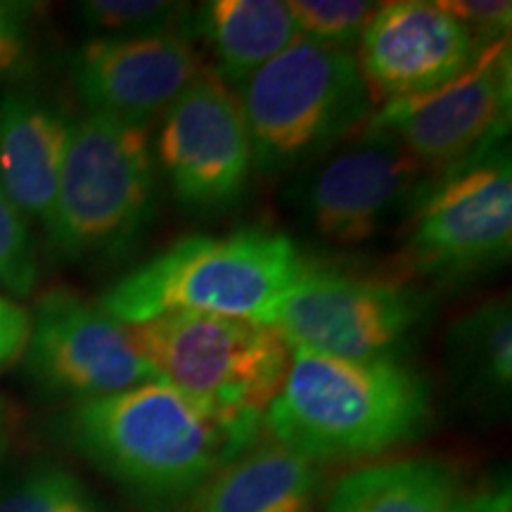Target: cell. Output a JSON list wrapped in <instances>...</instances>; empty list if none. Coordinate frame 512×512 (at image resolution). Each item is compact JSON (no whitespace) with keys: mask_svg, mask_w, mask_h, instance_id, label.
<instances>
[{"mask_svg":"<svg viewBox=\"0 0 512 512\" xmlns=\"http://www.w3.org/2000/svg\"><path fill=\"white\" fill-rule=\"evenodd\" d=\"M67 444L133 501L181 510L264 432V413L235 411L155 380L79 401L62 418Z\"/></svg>","mask_w":512,"mask_h":512,"instance_id":"1","label":"cell"},{"mask_svg":"<svg viewBox=\"0 0 512 512\" xmlns=\"http://www.w3.org/2000/svg\"><path fill=\"white\" fill-rule=\"evenodd\" d=\"M430 418V382L401 358L347 361L290 351L264 430L316 465L356 463L411 444Z\"/></svg>","mask_w":512,"mask_h":512,"instance_id":"2","label":"cell"},{"mask_svg":"<svg viewBox=\"0 0 512 512\" xmlns=\"http://www.w3.org/2000/svg\"><path fill=\"white\" fill-rule=\"evenodd\" d=\"M302 264L297 245L278 230L188 235L114 280L95 302L124 325L204 313L275 328Z\"/></svg>","mask_w":512,"mask_h":512,"instance_id":"3","label":"cell"},{"mask_svg":"<svg viewBox=\"0 0 512 512\" xmlns=\"http://www.w3.org/2000/svg\"><path fill=\"white\" fill-rule=\"evenodd\" d=\"M159 169L150 126L107 114L74 119L72 140L43 228L64 264L124 261L155 223Z\"/></svg>","mask_w":512,"mask_h":512,"instance_id":"4","label":"cell"},{"mask_svg":"<svg viewBox=\"0 0 512 512\" xmlns=\"http://www.w3.org/2000/svg\"><path fill=\"white\" fill-rule=\"evenodd\" d=\"M254 171H302L358 131L375 112L351 50L299 38L238 91Z\"/></svg>","mask_w":512,"mask_h":512,"instance_id":"5","label":"cell"},{"mask_svg":"<svg viewBox=\"0 0 512 512\" xmlns=\"http://www.w3.org/2000/svg\"><path fill=\"white\" fill-rule=\"evenodd\" d=\"M126 328L159 380L235 411L264 413L290 368L280 332L249 320L164 313Z\"/></svg>","mask_w":512,"mask_h":512,"instance_id":"6","label":"cell"},{"mask_svg":"<svg viewBox=\"0 0 512 512\" xmlns=\"http://www.w3.org/2000/svg\"><path fill=\"white\" fill-rule=\"evenodd\" d=\"M430 316L432 299L420 287L342 273L304 259L275 330L290 351L347 361H403Z\"/></svg>","mask_w":512,"mask_h":512,"instance_id":"7","label":"cell"},{"mask_svg":"<svg viewBox=\"0 0 512 512\" xmlns=\"http://www.w3.org/2000/svg\"><path fill=\"white\" fill-rule=\"evenodd\" d=\"M432 176L392 133L366 121L328 155L297 171L285 200L316 238L361 245L411 216Z\"/></svg>","mask_w":512,"mask_h":512,"instance_id":"8","label":"cell"},{"mask_svg":"<svg viewBox=\"0 0 512 512\" xmlns=\"http://www.w3.org/2000/svg\"><path fill=\"white\" fill-rule=\"evenodd\" d=\"M401 268L439 285L467 280L503 266L512 249L510 150L434 178L408 216Z\"/></svg>","mask_w":512,"mask_h":512,"instance_id":"9","label":"cell"},{"mask_svg":"<svg viewBox=\"0 0 512 512\" xmlns=\"http://www.w3.org/2000/svg\"><path fill=\"white\" fill-rule=\"evenodd\" d=\"M510 117L512 50L510 38H503L448 86L384 102L368 121L392 133L434 181L508 147Z\"/></svg>","mask_w":512,"mask_h":512,"instance_id":"10","label":"cell"},{"mask_svg":"<svg viewBox=\"0 0 512 512\" xmlns=\"http://www.w3.org/2000/svg\"><path fill=\"white\" fill-rule=\"evenodd\" d=\"M22 368L36 392L69 403L159 380L128 328L69 285L38 292L29 309Z\"/></svg>","mask_w":512,"mask_h":512,"instance_id":"11","label":"cell"},{"mask_svg":"<svg viewBox=\"0 0 512 512\" xmlns=\"http://www.w3.org/2000/svg\"><path fill=\"white\" fill-rule=\"evenodd\" d=\"M157 169L174 200L192 214L238 207L254 174V152L238 91L214 69L204 72L162 114Z\"/></svg>","mask_w":512,"mask_h":512,"instance_id":"12","label":"cell"},{"mask_svg":"<svg viewBox=\"0 0 512 512\" xmlns=\"http://www.w3.org/2000/svg\"><path fill=\"white\" fill-rule=\"evenodd\" d=\"M195 43L181 31L91 36L69 60L74 93L91 114L150 126L200 76Z\"/></svg>","mask_w":512,"mask_h":512,"instance_id":"13","label":"cell"},{"mask_svg":"<svg viewBox=\"0 0 512 512\" xmlns=\"http://www.w3.org/2000/svg\"><path fill=\"white\" fill-rule=\"evenodd\" d=\"M486 46L427 0L382 3L358 41V69L373 102L418 98L456 81Z\"/></svg>","mask_w":512,"mask_h":512,"instance_id":"14","label":"cell"},{"mask_svg":"<svg viewBox=\"0 0 512 512\" xmlns=\"http://www.w3.org/2000/svg\"><path fill=\"white\" fill-rule=\"evenodd\" d=\"M74 117L31 88L0 95V192L31 226L46 228L67 159Z\"/></svg>","mask_w":512,"mask_h":512,"instance_id":"15","label":"cell"},{"mask_svg":"<svg viewBox=\"0 0 512 512\" xmlns=\"http://www.w3.org/2000/svg\"><path fill=\"white\" fill-rule=\"evenodd\" d=\"M320 489V465L259 441L207 479L181 512H313Z\"/></svg>","mask_w":512,"mask_h":512,"instance_id":"16","label":"cell"},{"mask_svg":"<svg viewBox=\"0 0 512 512\" xmlns=\"http://www.w3.org/2000/svg\"><path fill=\"white\" fill-rule=\"evenodd\" d=\"M185 34L202 41L214 57L211 69L235 91L302 38L280 0H209L192 8Z\"/></svg>","mask_w":512,"mask_h":512,"instance_id":"17","label":"cell"},{"mask_svg":"<svg viewBox=\"0 0 512 512\" xmlns=\"http://www.w3.org/2000/svg\"><path fill=\"white\" fill-rule=\"evenodd\" d=\"M472 496L444 460L399 458L347 472L325 512H472Z\"/></svg>","mask_w":512,"mask_h":512,"instance_id":"18","label":"cell"},{"mask_svg":"<svg viewBox=\"0 0 512 512\" xmlns=\"http://www.w3.org/2000/svg\"><path fill=\"white\" fill-rule=\"evenodd\" d=\"M446 363L465 392L477 399H508L512 387V309L508 297L477 304L453 320Z\"/></svg>","mask_w":512,"mask_h":512,"instance_id":"19","label":"cell"},{"mask_svg":"<svg viewBox=\"0 0 512 512\" xmlns=\"http://www.w3.org/2000/svg\"><path fill=\"white\" fill-rule=\"evenodd\" d=\"M0 512H105V508L76 472L53 460H41L3 491Z\"/></svg>","mask_w":512,"mask_h":512,"instance_id":"20","label":"cell"},{"mask_svg":"<svg viewBox=\"0 0 512 512\" xmlns=\"http://www.w3.org/2000/svg\"><path fill=\"white\" fill-rule=\"evenodd\" d=\"M74 12L91 36H145L185 34L192 8L166 0H83L74 5Z\"/></svg>","mask_w":512,"mask_h":512,"instance_id":"21","label":"cell"},{"mask_svg":"<svg viewBox=\"0 0 512 512\" xmlns=\"http://www.w3.org/2000/svg\"><path fill=\"white\" fill-rule=\"evenodd\" d=\"M41 283V254L34 226L0 192V292L22 299L36 297Z\"/></svg>","mask_w":512,"mask_h":512,"instance_id":"22","label":"cell"},{"mask_svg":"<svg viewBox=\"0 0 512 512\" xmlns=\"http://www.w3.org/2000/svg\"><path fill=\"white\" fill-rule=\"evenodd\" d=\"M285 5L304 41L342 50L361 41L368 22L380 8L361 0H290Z\"/></svg>","mask_w":512,"mask_h":512,"instance_id":"23","label":"cell"},{"mask_svg":"<svg viewBox=\"0 0 512 512\" xmlns=\"http://www.w3.org/2000/svg\"><path fill=\"white\" fill-rule=\"evenodd\" d=\"M43 5L29 0H0V81L24 83L38 72Z\"/></svg>","mask_w":512,"mask_h":512,"instance_id":"24","label":"cell"},{"mask_svg":"<svg viewBox=\"0 0 512 512\" xmlns=\"http://www.w3.org/2000/svg\"><path fill=\"white\" fill-rule=\"evenodd\" d=\"M437 5L465 24L482 46L510 38L512 3L508 0H439Z\"/></svg>","mask_w":512,"mask_h":512,"instance_id":"25","label":"cell"},{"mask_svg":"<svg viewBox=\"0 0 512 512\" xmlns=\"http://www.w3.org/2000/svg\"><path fill=\"white\" fill-rule=\"evenodd\" d=\"M29 339V309L0 292V375L19 366Z\"/></svg>","mask_w":512,"mask_h":512,"instance_id":"26","label":"cell"},{"mask_svg":"<svg viewBox=\"0 0 512 512\" xmlns=\"http://www.w3.org/2000/svg\"><path fill=\"white\" fill-rule=\"evenodd\" d=\"M472 512H512V494L508 479L486 486L472 496Z\"/></svg>","mask_w":512,"mask_h":512,"instance_id":"27","label":"cell"},{"mask_svg":"<svg viewBox=\"0 0 512 512\" xmlns=\"http://www.w3.org/2000/svg\"><path fill=\"white\" fill-rule=\"evenodd\" d=\"M8 430H10V411H8V401L0 396V456H3L5 441H8Z\"/></svg>","mask_w":512,"mask_h":512,"instance_id":"28","label":"cell"}]
</instances>
